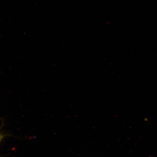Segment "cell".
I'll use <instances>...</instances> for the list:
<instances>
[{"label":"cell","mask_w":157,"mask_h":157,"mask_svg":"<svg viewBox=\"0 0 157 157\" xmlns=\"http://www.w3.org/2000/svg\"><path fill=\"white\" fill-rule=\"evenodd\" d=\"M4 137H5V136L3 135L2 133H1V132H0V143L2 142V140H3V139H4Z\"/></svg>","instance_id":"cell-1"}]
</instances>
